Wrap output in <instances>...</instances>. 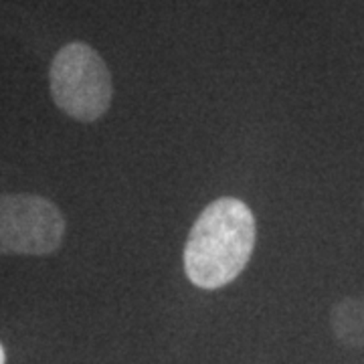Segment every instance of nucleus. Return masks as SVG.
<instances>
[{
	"label": "nucleus",
	"instance_id": "obj_1",
	"mask_svg": "<svg viewBox=\"0 0 364 364\" xmlns=\"http://www.w3.org/2000/svg\"><path fill=\"white\" fill-rule=\"evenodd\" d=\"M255 217L233 196L208 205L191 229L184 247V272L196 287L219 289L247 267L255 247Z\"/></svg>",
	"mask_w": 364,
	"mask_h": 364
},
{
	"label": "nucleus",
	"instance_id": "obj_3",
	"mask_svg": "<svg viewBox=\"0 0 364 364\" xmlns=\"http://www.w3.org/2000/svg\"><path fill=\"white\" fill-rule=\"evenodd\" d=\"M65 217L39 195H0V255H49L61 247Z\"/></svg>",
	"mask_w": 364,
	"mask_h": 364
},
{
	"label": "nucleus",
	"instance_id": "obj_4",
	"mask_svg": "<svg viewBox=\"0 0 364 364\" xmlns=\"http://www.w3.org/2000/svg\"><path fill=\"white\" fill-rule=\"evenodd\" d=\"M330 326L340 344L348 348H364V296L340 299L330 312Z\"/></svg>",
	"mask_w": 364,
	"mask_h": 364
},
{
	"label": "nucleus",
	"instance_id": "obj_2",
	"mask_svg": "<svg viewBox=\"0 0 364 364\" xmlns=\"http://www.w3.org/2000/svg\"><path fill=\"white\" fill-rule=\"evenodd\" d=\"M49 85L57 107L77 122L100 119L114 97L109 69L85 43H69L55 55Z\"/></svg>",
	"mask_w": 364,
	"mask_h": 364
},
{
	"label": "nucleus",
	"instance_id": "obj_5",
	"mask_svg": "<svg viewBox=\"0 0 364 364\" xmlns=\"http://www.w3.org/2000/svg\"><path fill=\"white\" fill-rule=\"evenodd\" d=\"M6 363V356H4V348H2V344H0V364Z\"/></svg>",
	"mask_w": 364,
	"mask_h": 364
}]
</instances>
